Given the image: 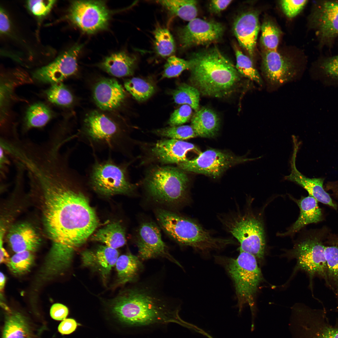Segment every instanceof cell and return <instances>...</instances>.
<instances>
[{
	"label": "cell",
	"instance_id": "obj_1",
	"mask_svg": "<svg viewBox=\"0 0 338 338\" xmlns=\"http://www.w3.org/2000/svg\"><path fill=\"white\" fill-rule=\"evenodd\" d=\"M81 177L70 169L58 168L44 173L36 182L44 198V221L52 241L51 250L71 258L99 224L87 197L77 188Z\"/></svg>",
	"mask_w": 338,
	"mask_h": 338
},
{
	"label": "cell",
	"instance_id": "obj_2",
	"mask_svg": "<svg viewBox=\"0 0 338 338\" xmlns=\"http://www.w3.org/2000/svg\"><path fill=\"white\" fill-rule=\"evenodd\" d=\"M192 86L206 96L221 98L235 89L240 74L216 47L192 55L189 60Z\"/></svg>",
	"mask_w": 338,
	"mask_h": 338
},
{
	"label": "cell",
	"instance_id": "obj_3",
	"mask_svg": "<svg viewBox=\"0 0 338 338\" xmlns=\"http://www.w3.org/2000/svg\"><path fill=\"white\" fill-rule=\"evenodd\" d=\"M112 310L118 319L128 326L144 328L175 323H187L161 300L143 289H134L121 293L113 301Z\"/></svg>",
	"mask_w": 338,
	"mask_h": 338
},
{
	"label": "cell",
	"instance_id": "obj_4",
	"mask_svg": "<svg viewBox=\"0 0 338 338\" xmlns=\"http://www.w3.org/2000/svg\"><path fill=\"white\" fill-rule=\"evenodd\" d=\"M156 215L161 228L180 244L206 250L220 248L228 243L227 239L213 237L197 223L173 212L159 208Z\"/></svg>",
	"mask_w": 338,
	"mask_h": 338
},
{
	"label": "cell",
	"instance_id": "obj_5",
	"mask_svg": "<svg viewBox=\"0 0 338 338\" xmlns=\"http://www.w3.org/2000/svg\"><path fill=\"white\" fill-rule=\"evenodd\" d=\"M257 260L253 255L240 250L237 258L230 259L227 265V270L234 285L239 313H241L245 305H249L252 328L255 326L257 314L255 296L263 280Z\"/></svg>",
	"mask_w": 338,
	"mask_h": 338
},
{
	"label": "cell",
	"instance_id": "obj_6",
	"mask_svg": "<svg viewBox=\"0 0 338 338\" xmlns=\"http://www.w3.org/2000/svg\"><path fill=\"white\" fill-rule=\"evenodd\" d=\"M189 182L185 172L178 167L157 166L148 173L144 186L148 196L155 202L174 205L187 199Z\"/></svg>",
	"mask_w": 338,
	"mask_h": 338
},
{
	"label": "cell",
	"instance_id": "obj_7",
	"mask_svg": "<svg viewBox=\"0 0 338 338\" xmlns=\"http://www.w3.org/2000/svg\"><path fill=\"white\" fill-rule=\"evenodd\" d=\"M76 135L79 140L95 151L108 150L121 152L125 139L118 124L96 111L86 115L82 132Z\"/></svg>",
	"mask_w": 338,
	"mask_h": 338
},
{
	"label": "cell",
	"instance_id": "obj_8",
	"mask_svg": "<svg viewBox=\"0 0 338 338\" xmlns=\"http://www.w3.org/2000/svg\"><path fill=\"white\" fill-rule=\"evenodd\" d=\"M95 157L86 178L95 191L106 196L133 192L136 186L129 181L125 165L116 162L110 157L102 160Z\"/></svg>",
	"mask_w": 338,
	"mask_h": 338
},
{
	"label": "cell",
	"instance_id": "obj_9",
	"mask_svg": "<svg viewBox=\"0 0 338 338\" xmlns=\"http://www.w3.org/2000/svg\"><path fill=\"white\" fill-rule=\"evenodd\" d=\"M324 309L304 305L291 312L289 328L292 338H338V325L331 324Z\"/></svg>",
	"mask_w": 338,
	"mask_h": 338
},
{
	"label": "cell",
	"instance_id": "obj_10",
	"mask_svg": "<svg viewBox=\"0 0 338 338\" xmlns=\"http://www.w3.org/2000/svg\"><path fill=\"white\" fill-rule=\"evenodd\" d=\"M227 230L239 242L240 250L254 255L262 260L264 256L265 242L260 222L248 214H237L226 220Z\"/></svg>",
	"mask_w": 338,
	"mask_h": 338
},
{
	"label": "cell",
	"instance_id": "obj_11",
	"mask_svg": "<svg viewBox=\"0 0 338 338\" xmlns=\"http://www.w3.org/2000/svg\"><path fill=\"white\" fill-rule=\"evenodd\" d=\"M112 13L105 1L75 0L71 2L65 18L83 32L91 34L106 29Z\"/></svg>",
	"mask_w": 338,
	"mask_h": 338
},
{
	"label": "cell",
	"instance_id": "obj_12",
	"mask_svg": "<svg viewBox=\"0 0 338 338\" xmlns=\"http://www.w3.org/2000/svg\"><path fill=\"white\" fill-rule=\"evenodd\" d=\"M325 247L321 240L315 237L307 238L296 244L289 253L296 260V270L305 271L311 279L318 276L327 283Z\"/></svg>",
	"mask_w": 338,
	"mask_h": 338
},
{
	"label": "cell",
	"instance_id": "obj_13",
	"mask_svg": "<svg viewBox=\"0 0 338 338\" xmlns=\"http://www.w3.org/2000/svg\"><path fill=\"white\" fill-rule=\"evenodd\" d=\"M248 160L221 151L210 149L200 152L197 157L192 160L177 165L178 167L185 172L216 177L234 164Z\"/></svg>",
	"mask_w": 338,
	"mask_h": 338
},
{
	"label": "cell",
	"instance_id": "obj_14",
	"mask_svg": "<svg viewBox=\"0 0 338 338\" xmlns=\"http://www.w3.org/2000/svg\"><path fill=\"white\" fill-rule=\"evenodd\" d=\"M224 29L219 23L196 18L178 30L177 36L182 48L186 49L216 42L222 37Z\"/></svg>",
	"mask_w": 338,
	"mask_h": 338
},
{
	"label": "cell",
	"instance_id": "obj_15",
	"mask_svg": "<svg viewBox=\"0 0 338 338\" xmlns=\"http://www.w3.org/2000/svg\"><path fill=\"white\" fill-rule=\"evenodd\" d=\"M83 45H74L52 62L36 71L34 77L42 82L54 84L73 74L77 70V59Z\"/></svg>",
	"mask_w": 338,
	"mask_h": 338
},
{
	"label": "cell",
	"instance_id": "obj_16",
	"mask_svg": "<svg viewBox=\"0 0 338 338\" xmlns=\"http://www.w3.org/2000/svg\"><path fill=\"white\" fill-rule=\"evenodd\" d=\"M261 68L266 81L274 87L279 86L290 81L297 73L292 61L277 51H264L262 55Z\"/></svg>",
	"mask_w": 338,
	"mask_h": 338
},
{
	"label": "cell",
	"instance_id": "obj_17",
	"mask_svg": "<svg viewBox=\"0 0 338 338\" xmlns=\"http://www.w3.org/2000/svg\"><path fill=\"white\" fill-rule=\"evenodd\" d=\"M136 243L139 257L146 260L159 256L171 258L161 238L160 229L155 223L145 222L139 226Z\"/></svg>",
	"mask_w": 338,
	"mask_h": 338
},
{
	"label": "cell",
	"instance_id": "obj_18",
	"mask_svg": "<svg viewBox=\"0 0 338 338\" xmlns=\"http://www.w3.org/2000/svg\"><path fill=\"white\" fill-rule=\"evenodd\" d=\"M193 150H197L192 143L168 139L157 141L151 147L150 154L152 158L160 163L177 164L188 160L187 153Z\"/></svg>",
	"mask_w": 338,
	"mask_h": 338
},
{
	"label": "cell",
	"instance_id": "obj_19",
	"mask_svg": "<svg viewBox=\"0 0 338 338\" xmlns=\"http://www.w3.org/2000/svg\"><path fill=\"white\" fill-rule=\"evenodd\" d=\"M258 16L254 11L243 13L236 18L233 24V32L238 43L252 56L260 28Z\"/></svg>",
	"mask_w": 338,
	"mask_h": 338
},
{
	"label": "cell",
	"instance_id": "obj_20",
	"mask_svg": "<svg viewBox=\"0 0 338 338\" xmlns=\"http://www.w3.org/2000/svg\"><path fill=\"white\" fill-rule=\"evenodd\" d=\"M299 145L297 143H294L293 152L290 161L291 173L289 175L285 176L284 179L302 187L308 192L310 196L314 197L318 202L336 209L337 205L334 203L329 194L323 188L324 179L306 177L297 169L295 162Z\"/></svg>",
	"mask_w": 338,
	"mask_h": 338
},
{
	"label": "cell",
	"instance_id": "obj_21",
	"mask_svg": "<svg viewBox=\"0 0 338 338\" xmlns=\"http://www.w3.org/2000/svg\"><path fill=\"white\" fill-rule=\"evenodd\" d=\"M125 96L124 89L114 79L100 80L96 84L93 90V97L96 104L105 110H112L118 107Z\"/></svg>",
	"mask_w": 338,
	"mask_h": 338
},
{
	"label": "cell",
	"instance_id": "obj_22",
	"mask_svg": "<svg viewBox=\"0 0 338 338\" xmlns=\"http://www.w3.org/2000/svg\"><path fill=\"white\" fill-rule=\"evenodd\" d=\"M116 249L107 246H99L94 250H87L81 253L83 265L97 271L106 280L118 258Z\"/></svg>",
	"mask_w": 338,
	"mask_h": 338
},
{
	"label": "cell",
	"instance_id": "obj_23",
	"mask_svg": "<svg viewBox=\"0 0 338 338\" xmlns=\"http://www.w3.org/2000/svg\"><path fill=\"white\" fill-rule=\"evenodd\" d=\"M312 23L321 36L330 38L338 35V1L322 3L312 17Z\"/></svg>",
	"mask_w": 338,
	"mask_h": 338
},
{
	"label": "cell",
	"instance_id": "obj_24",
	"mask_svg": "<svg viewBox=\"0 0 338 338\" xmlns=\"http://www.w3.org/2000/svg\"><path fill=\"white\" fill-rule=\"evenodd\" d=\"M9 245L16 253L24 251L33 252L40 244V239L35 229L30 225L26 223L18 224L13 226L8 236Z\"/></svg>",
	"mask_w": 338,
	"mask_h": 338
},
{
	"label": "cell",
	"instance_id": "obj_25",
	"mask_svg": "<svg viewBox=\"0 0 338 338\" xmlns=\"http://www.w3.org/2000/svg\"><path fill=\"white\" fill-rule=\"evenodd\" d=\"M300 209V214L296 221L289 230L282 235L296 233L305 225L317 223L322 220V215L317 201L309 195L296 201Z\"/></svg>",
	"mask_w": 338,
	"mask_h": 338
},
{
	"label": "cell",
	"instance_id": "obj_26",
	"mask_svg": "<svg viewBox=\"0 0 338 338\" xmlns=\"http://www.w3.org/2000/svg\"><path fill=\"white\" fill-rule=\"evenodd\" d=\"M136 61L135 56L122 51L113 53L105 57L99 66L110 74L120 77L133 74Z\"/></svg>",
	"mask_w": 338,
	"mask_h": 338
},
{
	"label": "cell",
	"instance_id": "obj_27",
	"mask_svg": "<svg viewBox=\"0 0 338 338\" xmlns=\"http://www.w3.org/2000/svg\"><path fill=\"white\" fill-rule=\"evenodd\" d=\"M191 126L197 136L212 137L219 130L220 120L214 111L208 108H202L196 111L193 116Z\"/></svg>",
	"mask_w": 338,
	"mask_h": 338
},
{
	"label": "cell",
	"instance_id": "obj_28",
	"mask_svg": "<svg viewBox=\"0 0 338 338\" xmlns=\"http://www.w3.org/2000/svg\"><path fill=\"white\" fill-rule=\"evenodd\" d=\"M92 240L116 249L126 243L125 228L119 222L110 223L99 229L91 236Z\"/></svg>",
	"mask_w": 338,
	"mask_h": 338
},
{
	"label": "cell",
	"instance_id": "obj_29",
	"mask_svg": "<svg viewBox=\"0 0 338 338\" xmlns=\"http://www.w3.org/2000/svg\"><path fill=\"white\" fill-rule=\"evenodd\" d=\"M30 326L25 317L17 311L7 315L3 332V338H31Z\"/></svg>",
	"mask_w": 338,
	"mask_h": 338
},
{
	"label": "cell",
	"instance_id": "obj_30",
	"mask_svg": "<svg viewBox=\"0 0 338 338\" xmlns=\"http://www.w3.org/2000/svg\"><path fill=\"white\" fill-rule=\"evenodd\" d=\"M115 265L118 283L122 284L134 280L142 267L139 258L131 253L119 257Z\"/></svg>",
	"mask_w": 338,
	"mask_h": 338
},
{
	"label": "cell",
	"instance_id": "obj_31",
	"mask_svg": "<svg viewBox=\"0 0 338 338\" xmlns=\"http://www.w3.org/2000/svg\"><path fill=\"white\" fill-rule=\"evenodd\" d=\"M52 115L50 110L44 104L37 103L32 105L26 113L23 131L44 127L50 120Z\"/></svg>",
	"mask_w": 338,
	"mask_h": 338
},
{
	"label": "cell",
	"instance_id": "obj_32",
	"mask_svg": "<svg viewBox=\"0 0 338 338\" xmlns=\"http://www.w3.org/2000/svg\"><path fill=\"white\" fill-rule=\"evenodd\" d=\"M158 3L172 13L189 22L196 18L197 2L193 0L158 1Z\"/></svg>",
	"mask_w": 338,
	"mask_h": 338
},
{
	"label": "cell",
	"instance_id": "obj_33",
	"mask_svg": "<svg viewBox=\"0 0 338 338\" xmlns=\"http://www.w3.org/2000/svg\"><path fill=\"white\" fill-rule=\"evenodd\" d=\"M325 252L327 267V284L332 288L335 294L338 313V247H325ZM336 323L338 325V318Z\"/></svg>",
	"mask_w": 338,
	"mask_h": 338
},
{
	"label": "cell",
	"instance_id": "obj_34",
	"mask_svg": "<svg viewBox=\"0 0 338 338\" xmlns=\"http://www.w3.org/2000/svg\"><path fill=\"white\" fill-rule=\"evenodd\" d=\"M200 94L196 88L186 84L179 85L172 93L176 103L188 105L196 111L199 110Z\"/></svg>",
	"mask_w": 338,
	"mask_h": 338
},
{
	"label": "cell",
	"instance_id": "obj_35",
	"mask_svg": "<svg viewBox=\"0 0 338 338\" xmlns=\"http://www.w3.org/2000/svg\"><path fill=\"white\" fill-rule=\"evenodd\" d=\"M154 46L156 53L162 57L173 54L175 46L173 37L167 29L158 27L154 32Z\"/></svg>",
	"mask_w": 338,
	"mask_h": 338
},
{
	"label": "cell",
	"instance_id": "obj_36",
	"mask_svg": "<svg viewBox=\"0 0 338 338\" xmlns=\"http://www.w3.org/2000/svg\"><path fill=\"white\" fill-rule=\"evenodd\" d=\"M34 261L33 252L24 251L16 253L10 258L6 265L13 274L20 275L28 272L33 267Z\"/></svg>",
	"mask_w": 338,
	"mask_h": 338
},
{
	"label": "cell",
	"instance_id": "obj_37",
	"mask_svg": "<svg viewBox=\"0 0 338 338\" xmlns=\"http://www.w3.org/2000/svg\"><path fill=\"white\" fill-rule=\"evenodd\" d=\"M124 86L127 91L139 101L148 99L155 91L153 85L139 78L134 77L127 80L124 84Z\"/></svg>",
	"mask_w": 338,
	"mask_h": 338
},
{
	"label": "cell",
	"instance_id": "obj_38",
	"mask_svg": "<svg viewBox=\"0 0 338 338\" xmlns=\"http://www.w3.org/2000/svg\"><path fill=\"white\" fill-rule=\"evenodd\" d=\"M236 68L241 75L253 80L260 85L263 82L251 59L238 48L235 49Z\"/></svg>",
	"mask_w": 338,
	"mask_h": 338
},
{
	"label": "cell",
	"instance_id": "obj_39",
	"mask_svg": "<svg viewBox=\"0 0 338 338\" xmlns=\"http://www.w3.org/2000/svg\"><path fill=\"white\" fill-rule=\"evenodd\" d=\"M261 41L265 51H277L280 31L271 21L266 20L261 27Z\"/></svg>",
	"mask_w": 338,
	"mask_h": 338
},
{
	"label": "cell",
	"instance_id": "obj_40",
	"mask_svg": "<svg viewBox=\"0 0 338 338\" xmlns=\"http://www.w3.org/2000/svg\"><path fill=\"white\" fill-rule=\"evenodd\" d=\"M153 132L160 136L182 141L197 136L191 125H189L170 126L156 129Z\"/></svg>",
	"mask_w": 338,
	"mask_h": 338
},
{
	"label": "cell",
	"instance_id": "obj_41",
	"mask_svg": "<svg viewBox=\"0 0 338 338\" xmlns=\"http://www.w3.org/2000/svg\"><path fill=\"white\" fill-rule=\"evenodd\" d=\"M46 94L50 102L58 105L68 106L73 101L70 92L60 82L53 84L47 91Z\"/></svg>",
	"mask_w": 338,
	"mask_h": 338
},
{
	"label": "cell",
	"instance_id": "obj_42",
	"mask_svg": "<svg viewBox=\"0 0 338 338\" xmlns=\"http://www.w3.org/2000/svg\"><path fill=\"white\" fill-rule=\"evenodd\" d=\"M190 68L189 60L172 56L168 59L164 65L163 77L171 78L177 77L183 71L189 69Z\"/></svg>",
	"mask_w": 338,
	"mask_h": 338
},
{
	"label": "cell",
	"instance_id": "obj_43",
	"mask_svg": "<svg viewBox=\"0 0 338 338\" xmlns=\"http://www.w3.org/2000/svg\"><path fill=\"white\" fill-rule=\"evenodd\" d=\"M54 0H31L27 1L28 9L34 15L42 17L47 15L56 3Z\"/></svg>",
	"mask_w": 338,
	"mask_h": 338
},
{
	"label": "cell",
	"instance_id": "obj_44",
	"mask_svg": "<svg viewBox=\"0 0 338 338\" xmlns=\"http://www.w3.org/2000/svg\"><path fill=\"white\" fill-rule=\"evenodd\" d=\"M192 108L187 105H183L175 110L171 115L168 121L170 126L180 125L190 119L192 113Z\"/></svg>",
	"mask_w": 338,
	"mask_h": 338
},
{
	"label": "cell",
	"instance_id": "obj_45",
	"mask_svg": "<svg viewBox=\"0 0 338 338\" xmlns=\"http://www.w3.org/2000/svg\"><path fill=\"white\" fill-rule=\"evenodd\" d=\"M307 0H281L280 4L284 13L289 18L296 16L307 3Z\"/></svg>",
	"mask_w": 338,
	"mask_h": 338
},
{
	"label": "cell",
	"instance_id": "obj_46",
	"mask_svg": "<svg viewBox=\"0 0 338 338\" xmlns=\"http://www.w3.org/2000/svg\"><path fill=\"white\" fill-rule=\"evenodd\" d=\"M322 66L326 74L331 76L338 79V55L326 60Z\"/></svg>",
	"mask_w": 338,
	"mask_h": 338
},
{
	"label": "cell",
	"instance_id": "obj_47",
	"mask_svg": "<svg viewBox=\"0 0 338 338\" xmlns=\"http://www.w3.org/2000/svg\"><path fill=\"white\" fill-rule=\"evenodd\" d=\"M68 309L64 305L60 303H55L51 306L50 314L54 320H59L65 319L68 314Z\"/></svg>",
	"mask_w": 338,
	"mask_h": 338
},
{
	"label": "cell",
	"instance_id": "obj_48",
	"mask_svg": "<svg viewBox=\"0 0 338 338\" xmlns=\"http://www.w3.org/2000/svg\"><path fill=\"white\" fill-rule=\"evenodd\" d=\"M11 24L8 13L2 8L0 9V32L3 35L8 34L11 30Z\"/></svg>",
	"mask_w": 338,
	"mask_h": 338
},
{
	"label": "cell",
	"instance_id": "obj_49",
	"mask_svg": "<svg viewBox=\"0 0 338 338\" xmlns=\"http://www.w3.org/2000/svg\"><path fill=\"white\" fill-rule=\"evenodd\" d=\"M77 324L76 321L72 319H65L59 324L58 330L62 334H69L74 331Z\"/></svg>",
	"mask_w": 338,
	"mask_h": 338
},
{
	"label": "cell",
	"instance_id": "obj_50",
	"mask_svg": "<svg viewBox=\"0 0 338 338\" xmlns=\"http://www.w3.org/2000/svg\"><path fill=\"white\" fill-rule=\"evenodd\" d=\"M8 156L4 150L0 147V178L3 179L6 178L7 174L8 173V166L10 165V163L8 158Z\"/></svg>",
	"mask_w": 338,
	"mask_h": 338
},
{
	"label": "cell",
	"instance_id": "obj_51",
	"mask_svg": "<svg viewBox=\"0 0 338 338\" xmlns=\"http://www.w3.org/2000/svg\"><path fill=\"white\" fill-rule=\"evenodd\" d=\"M232 0H214L210 3L211 9L216 13L220 12L225 9L232 2Z\"/></svg>",
	"mask_w": 338,
	"mask_h": 338
},
{
	"label": "cell",
	"instance_id": "obj_52",
	"mask_svg": "<svg viewBox=\"0 0 338 338\" xmlns=\"http://www.w3.org/2000/svg\"><path fill=\"white\" fill-rule=\"evenodd\" d=\"M1 230L0 232V264H7L9 262L10 258L9 255L7 252L4 248L3 246V231Z\"/></svg>",
	"mask_w": 338,
	"mask_h": 338
},
{
	"label": "cell",
	"instance_id": "obj_53",
	"mask_svg": "<svg viewBox=\"0 0 338 338\" xmlns=\"http://www.w3.org/2000/svg\"><path fill=\"white\" fill-rule=\"evenodd\" d=\"M6 277L4 274L2 272H0V290L3 292L4 289L5 282Z\"/></svg>",
	"mask_w": 338,
	"mask_h": 338
}]
</instances>
